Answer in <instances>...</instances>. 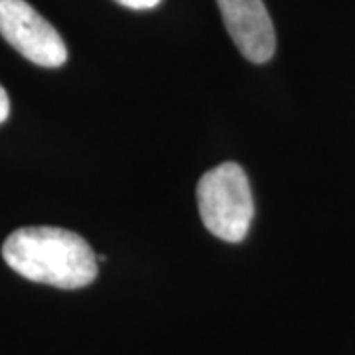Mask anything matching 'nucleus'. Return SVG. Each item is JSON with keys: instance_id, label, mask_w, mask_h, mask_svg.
I'll return each instance as SVG.
<instances>
[{"instance_id": "f257e3e1", "label": "nucleus", "mask_w": 355, "mask_h": 355, "mask_svg": "<svg viewBox=\"0 0 355 355\" xmlns=\"http://www.w3.org/2000/svg\"><path fill=\"white\" fill-rule=\"evenodd\" d=\"M6 265L20 277L76 291L97 279V257L89 243L69 229H16L2 245Z\"/></svg>"}, {"instance_id": "f03ea898", "label": "nucleus", "mask_w": 355, "mask_h": 355, "mask_svg": "<svg viewBox=\"0 0 355 355\" xmlns=\"http://www.w3.org/2000/svg\"><path fill=\"white\" fill-rule=\"evenodd\" d=\"M198 207L203 225L211 235L227 243L247 237L254 205L249 178L235 162L211 168L198 182Z\"/></svg>"}, {"instance_id": "7ed1b4c3", "label": "nucleus", "mask_w": 355, "mask_h": 355, "mask_svg": "<svg viewBox=\"0 0 355 355\" xmlns=\"http://www.w3.org/2000/svg\"><path fill=\"white\" fill-rule=\"evenodd\" d=\"M0 36L42 67H60L67 60V48L58 30L26 0H0Z\"/></svg>"}, {"instance_id": "20e7f679", "label": "nucleus", "mask_w": 355, "mask_h": 355, "mask_svg": "<svg viewBox=\"0 0 355 355\" xmlns=\"http://www.w3.org/2000/svg\"><path fill=\"white\" fill-rule=\"evenodd\" d=\"M233 44L253 64L268 62L277 50V34L263 0H217Z\"/></svg>"}, {"instance_id": "39448f33", "label": "nucleus", "mask_w": 355, "mask_h": 355, "mask_svg": "<svg viewBox=\"0 0 355 355\" xmlns=\"http://www.w3.org/2000/svg\"><path fill=\"white\" fill-rule=\"evenodd\" d=\"M127 8H132V10H148V8H154L160 0H114Z\"/></svg>"}, {"instance_id": "423d86ee", "label": "nucleus", "mask_w": 355, "mask_h": 355, "mask_svg": "<svg viewBox=\"0 0 355 355\" xmlns=\"http://www.w3.org/2000/svg\"><path fill=\"white\" fill-rule=\"evenodd\" d=\"M8 113H10V99H8L4 87L0 85V125L8 119Z\"/></svg>"}]
</instances>
